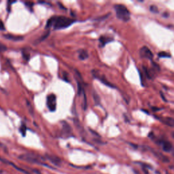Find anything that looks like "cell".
I'll return each instance as SVG.
<instances>
[{
	"instance_id": "1",
	"label": "cell",
	"mask_w": 174,
	"mask_h": 174,
	"mask_svg": "<svg viewBox=\"0 0 174 174\" xmlns=\"http://www.w3.org/2000/svg\"><path fill=\"white\" fill-rule=\"evenodd\" d=\"M75 20L64 16H54L48 20L46 28L53 27L54 29H62L71 26Z\"/></svg>"
},
{
	"instance_id": "2",
	"label": "cell",
	"mask_w": 174,
	"mask_h": 174,
	"mask_svg": "<svg viewBox=\"0 0 174 174\" xmlns=\"http://www.w3.org/2000/svg\"><path fill=\"white\" fill-rule=\"evenodd\" d=\"M116 17L124 22L129 21L131 19V14L127 8L123 4H116L114 6Z\"/></svg>"
},
{
	"instance_id": "3",
	"label": "cell",
	"mask_w": 174,
	"mask_h": 174,
	"mask_svg": "<svg viewBox=\"0 0 174 174\" xmlns=\"http://www.w3.org/2000/svg\"><path fill=\"white\" fill-rule=\"evenodd\" d=\"M46 105H47V107L50 111H54L56 110V97L55 95L50 94L48 95L47 99H46Z\"/></svg>"
},
{
	"instance_id": "4",
	"label": "cell",
	"mask_w": 174,
	"mask_h": 174,
	"mask_svg": "<svg viewBox=\"0 0 174 174\" xmlns=\"http://www.w3.org/2000/svg\"><path fill=\"white\" fill-rule=\"evenodd\" d=\"M139 54L140 56L142 57V58L148 59H150V60H152L153 58V53L147 46H143L140 48Z\"/></svg>"
},
{
	"instance_id": "5",
	"label": "cell",
	"mask_w": 174,
	"mask_h": 174,
	"mask_svg": "<svg viewBox=\"0 0 174 174\" xmlns=\"http://www.w3.org/2000/svg\"><path fill=\"white\" fill-rule=\"evenodd\" d=\"M20 158L21 159L26 160V161H29L31 163H40V160H39V158L34 154H22L21 156H20Z\"/></svg>"
},
{
	"instance_id": "6",
	"label": "cell",
	"mask_w": 174,
	"mask_h": 174,
	"mask_svg": "<svg viewBox=\"0 0 174 174\" xmlns=\"http://www.w3.org/2000/svg\"><path fill=\"white\" fill-rule=\"evenodd\" d=\"M93 76H94L95 78H97V80H100V81L102 82L103 84H104L105 85L108 86V87H110V88H115V87H114L112 84H111V83L105 78V77L104 76H101L99 74L97 73V72H95V71H93Z\"/></svg>"
},
{
	"instance_id": "7",
	"label": "cell",
	"mask_w": 174,
	"mask_h": 174,
	"mask_svg": "<svg viewBox=\"0 0 174 174\" xmlns=\"http://www.w3.org/2000/svg\"><path fill=\"white\" fill-rule=\"evenodd\" d=\"M160 144L162 145L163 149L165 152H170L172 149V144L168 141H160Z\"/></svg>"
},
{
	"instance_id": "8",
	"label": "cell",
	"mask_w": 174,
	"mask_h": 174,
	"mask_svg": "<svg viewBox=\"0 0 174 174\" xmlns=\"http://www.w3.org/2000/svg\"><path fill=\"white\" fill-rule=\"evenodd\" d=\"M158 119H159L160 121H161L163 123L167 124V125L174 127V118L169 117H165V118H158Z\"/></svg>"
},
{
	"instance_id": "9",
	"label": "cell",
	"mask_w": 174,
	"mask_h": 174,
	"mask_svg": "<svg viewBox=\"0 0 174 174\" xmlns=\"http://www.w3.org/2000/svg\"><path fill=\"white\" fill-rule=\"evenodd\" d=\"M62 132L64 136H69V134L72 133V129L68 124L66 122L63 123V129H62Z\"/></svg>"
},
{
	"instance_id": "10",
	"label": "cell",
	"mask_w": 174,
	"mask_h": 174,
	"mask_svg": "<svg viewBox=\"0 0 174 174\" xmlns=\"http://www.w3.org/2000/svg\"><path fill=\"white\" fill-rule=\"evenodd\" d=\"M113 41V38L108 37V36L102 35L99 38V41L101 43V46H104L106 44H108V42H110V41Z\"/></svg>"
},
{
	"instance_id": "11",
	"label": "cell",
	"mask_w": 174,
	"mask_h": 174,
	"mask_svg": "<svg viewBox=\"0 0 174 174\" xmlns=\"http://www.w3.org/2000/svg\"><path fill=\"white\" fill-rule=\"evenodd\" d=\"M153 152H154V155L156 156V157H157L159 159H160L162 160L163 162H165V163H167L169 161V159L167 157H165V156L164 155H163L161 153H160V152H154V151H152Z\"/></svg>"
},
{
	"instance_id": "12",
	"label": "cell",
	"mask_w": 174,
	"mask_h": 174,
	"mask_svg": "<svg viewBox=\"0 0 174 174\" xmlns=\"http://www.w3.org/2000/svg\"><path fill=\"white\" fill-rule=\"evenodd\" d=\"M46 157H47L48 159L50 160L52 163H54V164H55V165L60 164L61 160L59 159L58 157H54V156H53V155H47Z\"/></svg>"
},
{
	"instance_id": "13",
	"label": "cell",
	"mask_w": 174,
	"mask_h": 174,
	"mask_svg": "<svg viewBox=\"0 0 174 174\" xmlns=\"http://www.w3.org/2000/svg\"><path fill=\"white\" fill-rule=\"evenodd\" d=\"M4 37L6 39H8V40H14V41H19V40H22L23 37H20V36H17V35H13L11 34H7L5 35Z\"/></svg>"
},
{
	"instance_id": "14",
	"label": "cell",
	"mask_w": 174,
	"mask_h": 174,
	"mask_svg": "<svg viewBox=\"0 0 174 174\" xmlns=\"http://www.w3.org/2000/svg\"><path fill=\"white\" fill-rule=\"evenodd\" d=\"M89 57V54H88L87 51L85 50H82L80 51L79 53V58L81 60H85Z\"/></svg>"
},
{
	"instance_id": "15",
	"label": "cell",
	"mask_w": 174,
	"mask_h": 174,
	"mask_svg": "<svg viewBox=\"0 0 174 174\" xmlns=\"http://www.w3.org/2000/svg\"><path fill=\"white\" fill-rule=\"evenodd\" d=\"M19 131L20 133L23 135V136H25L26 132H27V127H26L25 124H22V125L19 128Z\"/></svg>"
},
{
	"instance_id": "16",
	"label": "cell",
	"mask_w": 174,
	"mask_h": 174,
	"mask_svg": "<svg viewBox=\"0 0 174 174\" xmlns=\"http://www.w3.org/2000/svg\"><path fill=\"white\" fill-rule=\"evenodd\" d=\"M158 56L160 57V58H169L170 54L165 53V52H160V53L158 54Z\"/></svg>"
},
{
	"instance_id": "17",
	"label": "cell",
	"mask_w": 174,
	"mask_h": 174,
	"mask_svg": "<svg viewBox=\"0 0 174 174\" xmlns=\"http://www.w3.org/2000/svg\"><path fill=\"white\" fill-rule=\"evenodd\" d=\"M93 97H94V100L95 101V104L96 105L99 104V103H100L99 97V95L95 92L93 93Z\"/></svg>"
},
{
	"instance_id": "18",
	"label": "cell",
	"mask_w": 174,
	"mask_h": 174,
	"mask_svg": "<svg viewBox=\"0 0 174 174\" xmlns=\"http://www.w3.org/2000/svg\"><path fill=\"white\" fill-rule=\"evenodd\" d=\"M150 10L152 12L155 13V14H157V13L158 12V8L157 6H154V5H152V6H150Z\"/></svg>"
},
{
	"instance_id": "19",
	"label": "cell",
	"mask_w": 174,
	"mask_h": 174,
	"mask_svg": "<svg viewBox=\"0 0 174 174\" xmlns=\"http://www.w3.org/2000/svg\"><path fill=\"white\" fill-rule=\"evenodd\" d=\"M152 65L153 67L156 69V70H157V71H160V67L157 63H156L155 62H152Z\"/></svg>"
},
{
	"instance_id": "20",
	"label": "cell",
	"mask_w": 174,
	"mask_h": 174,
	"mask_svg": "<svg viewBox=\"0 0 174 174\" xmlns=\"http://www.w3.org/2000/svg\"><path fill=\"white\" fill-rule=\"evenodd\" d=\"M7 50V47L5 45L2 44L0 43V52H2V51H5Z\"/></svg>"
},
{
	"instance_id": "21",
	"label": "cell",
	"mask_w": 174,
	"mask_h": 174,
	"mask_svg": "<svg viewBox=\"0 0 174 174\" xmlns=\"http://www.w3.org/2000/svg\"><path fill=\"white\" fill-rule=\"evenodd\" d=\"M23 56L24 57V59H26L27 61H28V59H29V54L24 53V52H23Z\"/></svg>"
},
{
	"instance_id": "22",
	"label": "cell",
	"mask_w": 174,
	"mask_h": 174,
	"mask_svg": "<svg viewBox=\"0 0 174 174\" xmlns=\"http://www.w3.org/2000/svg\"><path fill=\"white\" fill-rule=\"evenodd\" d=\"M5 29V26L4 23L0 20V30H4Z\"/></svg>"
},
{
	"instance_id": "23",
	"label": "cell",
	"mask_w": 174,
	"mask_h": 174,
	"mask_svg": "<svg viewBox=\"0 0 174 174\" xmlns=\"http://www.w3.org/2000/svg\"><path fill=\"white\" fill-rule=\"evenodd\" d=\"M152 109L153 111H158V110H160V108H154V107L152 108Z\"/></svg>"
},
{
	"instance_id": "24",
	"label": "cell",
	"mask_w": 174,
	"mask_h": 174,
	"mask_svg": "<svg viewBox=\"0 0 174 174\" xmlns=\"http://www.w3.org/2000/svg\"><path fill=\"white\" fill-rule=\"evenodd\" d=\"M163 16H167V17L169 16V14H167V13H165V14H163Z\"/></svg>"
},
{
	"instance_id": "25",
	"label": "cell",
	"mask_w": 174,
	"mask_h": 174,
	"mask_svg": "<svg viewBox=\"0 0 174 174\" xmlns=\"http://www.w3.org/2000/svg\"><path fill=\"white\" fill-rule=\"evenodd\" d=\"M172 136H173V137H174V133H172Z\"/></svg>"
},
{
	"instance_id": "26",
	"label": "cell",
	"mask_w": 174,
	"mask_h": 174,
	"mask_svg": "<svg viewBox=\"0 0 174 174\" xmlns=\"http://www.w3.org/2000/svg\"><path fill=\"white\" fill-rule=\"evenodd\" d=\"M166 174H170V173H167Z\"/></svg>"
}]
</instances>
